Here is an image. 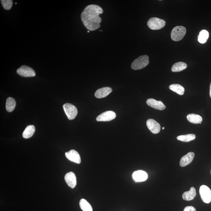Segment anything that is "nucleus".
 <instances>
[{"label":"nucleus","mask_w":211,"mask_h":211,"mask_svg":"<svg viewBox=\"0 0 211 211\" xmlns=\"http://www.w3.org/2000/svg\"><path fill=\"white\" fill-rule=\"evenodd\" d=\"M64 109L68 118L73 120L78 114V110L75 106L69 103H66L63 106Z\"/></svg>","instance_id":"obj_6"},{"label":"nucleus","mask_w":211,"mask_h":211,"mask_svg":"<svg viewBox=\"0 0 211 211\" xmlns=\"http://www.w3.org/2000/svg\"><path fill=\"white\" fill-rule=\"evenodd\" d=\"M186 29L182 26H177L174 27L171 33L172 39L175 41H179L183 39L186 34Z\"/></svg>","instance_id":"obj_3"},{"label":"nucleus","mask_w":211,"mask_h":211,"mask_svg":"<svg viewBox=\"0 0 211 211\" xmlns=\"http://www.w3.org/2000/svg\"><path fill=\"white\" fill-rule=\"evenodd\" d=\"M112 89L109 87H105L98 89L95 93V96L96 97L101 99V98L106 97L109 93L112 92Z\"/></svg>","instance_id":"obj_14"},{"label":"nucleus","mask_w":211,"mask_h":211,"mask_svg":"<svg viewBox=\"0 0 211 211\" xmlns=\"http://www.w3.org/2000/svg\"><path fill=\"white\" fill-rule=\"evenodd\" d=\"M146 103L148 106L158 110H163L166 108V106L162 101H158L153 99H148Z\"/></svg>","instance_id":"obj_11"},{"label":"nucleus","mask_w":211,"mask_h":211,"mask_svg":"<svg viewBox=\"0 0 211 211\" xmlns=\"http://www.w3.org/2000/svg\"><path fill=\"white\" fill-rule=\"evenodd\" d=\"M1 4L3 7L6 10H10L13 4V2L12 0H1Z\"/></svg>","instance_id":"obj_25"},{"label":"nucleus","mask_w":211,"mask_h":211,"mask_svg":"<svg viewBox=\"0 0 211 211\" xmlns=\"http://www.w3.org/2000/svg\"><path fill=\"white\" fill-rule=\"evenodd\" d=\"M199 193L201 199L206 203H209L211 201V191L210 188L206 185L201 186Z\"/></svg>","instance_id":"obj_5"},{"label":"nucleus","mask_w":211,"mask_h":211,"mask_svg":"<svg viewBox=\"0 0 211 211\" xmlns=\"http://www.w3.org/2000/svg\"><path fill=\"white\" fill-rule=\"evenodd\" d=\"M169 89L181 96L184 94L185 88L181 85L179 84H174L170 85L169 86Z\"/></svg>","instance_id":"obj_21"},{"label":"nucleus","mask_w":211,"mask_h":211,"mask_svg":"<svg viewBox=\"0 0 211 211\" xmlns=\"http://www.w3.org/2000/svg\"><path fill=\"white\" fill-rule=\"evenodd\" d=\"M194 153L189 152L186 155L183 156L180 160V166L184 167L189 165L194 159Z\"/></svg>","instance_id":"obj_15"},{"label":"nucleus","mask_w":211,"mask_h":211,"mask_svg":"<svg viewBox=\"0 0 211 211\" xmlns=\"http://www.w3.org/2000/svg\"><path fill=\"white\" fill-rule=\"evenodd\" d=\"M196 137V135L194 134H190L180 135L177 137V138L178 141L184 142H189L194 140Z\"/></svg>","instance_id":"obj_23"},{"label":"nucleus","mask_w":211,"mask_h":211,"mask_svg":"<svg viewBox=\"0 0 211 211\" xmlns=\"http://www.w3.org/2000/svg\"><path fill=\"white\" fill-rule=\"evenodd\" d=\"M65 180L67 184L70 188H74L76 186V178L75 173L73 172H70L66 174L65 176Z\"/></svg>","instance_id":"obj_12"},{"label":"nucleus","mask_w":211,"mask_h":211,"mask_svg":"<svg viewBox=\"0 0 211 211\" xmlns=\"http://www.w3.org/2000/svg\"><path fill=\"white\" fill-rule=\"evenodd\" d=\"M164 129H165V128H164V127H163V128H162V130H164Z\"/></svg>","instance_id":"obj_28"},{"label":"nucleus","mask_w":211,"mask_h":211,"mask_svg":"<svg viewBox=\"0 0 211 211\" xmlns=\"http://www.w3.org/2000/svg\"><path fill=\"white\" fill-rule=\"evenodd\" d=\"M65 156L69 160L77 164H79L81 162V159L79 154L75 150H71L65 153Z\"/></svg>","instance_id":"obj_10"},{"label":"nucleus","mask_w":211,"mask_h":211,"mask_svg":"<svg viewBox=\"0 0 211 211\" xmlns=\"http://www.w3.org/2000/svg\"><path fill=\"white\" fill-rule=\"evenodd\" d=\"M16 104V101L14 98H8L6 102V110L9 112H12L15 108Z\"/></svg>","instance_id":"obj_22"},{"label":"nucleus","mask_w":211,"mask_h":211,"mask_svg":"<svg viewBox=\"0 0 211 211\" xmlns=\"http://www.w3.org/2000/svg\"><path fill=\"white\" fill-rule=\"evenodd\" d=\"M165 21L158 18L153 17L149 19L147 22V25L151 30H159L165 26Z\"/></svg>","instance_id":"obj_4"},{"label":"nucleus","mask_w":211,"mask_h":211,"mask_svg":"<svg viewBox=\"0 0 211 211\" xmlns=\"http://www.w3.org/2000/svg\"><path fill=\"white\" fill-rule=\"evenodd\" d=\"M149 63V56L146 55L141 56L132 63L131 68L134 70H140L146 67Z\"/></svg>","instance_id":"obj_2"},{"label":"nucleus","mask_w":211,"mask_h":211,"mask_svg":"<svg viewBox=\"0 0 211 211\" xmlns=\"http://www.w3.org/2000/svg\"><path fill=\"white\" fill-rule=\"evenodd\" d=\"M116 115L115 112L112 111H108L103 113L97 117V121H109L115 118Z\"/></svg>","instance_id":"obj_8"},{"label":"nucleus","mask_w":211,"mask_h":211,"mask_svg":"<svg viewBox=\"0 0 211 211\" xmlns=\"http://www.w3.org/2000/svg\"><path fill=\"white\" fill-rule=\"evenodd\" d=\"M103 12L102 8L97 5L87 6L81 14V19L84 25L89 31H95L101 26V19L99 14Z\"/></svg>","instance_id":"obj_1"},{"label":"nucleus","mask_w":211,"mask_h":211,"mask_svg":"<svg viewBox=\"0 0 211 211\" xmlns=\"http://www.w3.org/2000/svg\"><path fill=\"white\" fill-rule=\"evenodd\" d=\"M184 211H196V209L192 206H188L185 208Z\"/></svg>","instance_id":"obj_26"},{"label":"nucleus","mask_w":211,"mask_h":211,"mask_svg":"<svg viewBox=\"0 0 211 211\" xmlns=\"http://www.w3.org/2000/svg\"><path fill=\"white\" fill-rule=\"evenodd\" d=\"M147 125L148 129L153 134L158 133L160 132V125L153 119H149L147 121Z\"/></svg>","instance_id":"obj_9"},{"label":"nucleus","mask_w":211,"mask_h":211,"mask_svg":"<svg viewBox=\"0 0 211 211\" xmlns=\"http://www.w3.org/2000/svg\"><path fill=\"white\" fill-rule=\"evenodd\" d=\"M187 65L183 62H177L172 66L171 70L173 72H179L181 71L186 69Z\"/></svg>","instance_id":"obj_18"},{"label":"nucleus","mask_w":211,"mask_h":211,"mask_svg":"<svg viewBox=\"0 0 211 211\" xmlns=\"http://www.w3.org/2000/svg\"><path fill=\"white\" fill-rule=\"evenodd\" d=\"M15 4H17V3H15Z\"/></svg>","instance_id":"obj_30"},{"label":"nucleus","mask_w":211,"mask_h":211,"mask_svg":"<svg viewBox=\"0 0 211 211\" xmlns=\"http://www.w3.org/2000/svg\"><path fill=\"white\" fill-rule=\"evenodd\" d=\"M35 131V127L33 125H29L25 129L23 133V136L24 138H30L33 136Z\"/></svg>","instance_id":"obj_19"},{"label":"nucleus","mask_w":211,"mask_h":211,"mask_svg":"<svg viewBox=\"0 0 211 211\" xmlns=\"http://www.w3.org/2000/svg\"><path fill=\"white\" fill-rule=\"evenodd\" d=\"M186 118L190 122L193 124H201L203 121L202 117L200 115L194 114H188Z\"/></svg>","instance_id":"obj_17"},{"label":"nucleus","mask_w":211,"mask_h":211,"mask_svg":"<svg viewBox=\"0 0 211 211\" xmlns=\"http://www.w3.org/2000/svg\"><path fill=\"white\" fill-rule=\"evenodd\" d=\"M87 32H88V33H89L90 31H88Z\"/></svg>","instance_id":"obj_29"},{"label":"nucleus","mask_w":211,"mask_h":211,"mask_svg":"<svg viewBox=\"0 0 211 211\" xmlns=\"http://www.w3.org/2000/svg\"><path fill=\"white\" fill-rule=\"evenodd\" d=\"M209 36L208 32L206 30H202L199 32V35L198 36V40L199 42L204 43L207 42Z\"/></svg>","instance_id":"obj_20"},{"label":"nucleus","mask_w":211,"mask_h":211,"mask_svg":"<svg viewBox=\"0 0 211 211\" xmlns=\"http://www.w3.org/2000/svg\"><path fill=\"white\" fill-rule=\"evenodd\" d=\"M210 97L211 98V83H210Z\"/></svg>","instance_id":"obj_27"},{"label":"nucleus","mask_w":211,"mask_h":211,"mask_svg":"<svg viewBox=\"0 0 211 211\" xmlns=\"http://www.w3.org/2000/svg\"><path fill=\"white\" fill-rule=\"evenodd\" d=\"M80 205L81 208L83 211H93L91 204L85 199H82L81 200Z\"/></svg>","instance_id":"obj_24"},{"label":"nucleus","mask_w":211,"mask_h":211,"mask_svg":"<svg viewBox=\"0 0 211 211\" xmlns=\"http://www.w3.org/2000/svg\"></svg>","instance_id":"obj_31"},{"label":"nucleus","mask_w":211,"mask_h":211,"mask_svg":"<svg viewBox=\"0 0 211 211\" xmlns=\"http://www.w3.org/2000/svg\"><path fill=\"white\" fill-rule=\"evenodd\" d=\"M17 72L19 75L25 77L35 76L36 73L31 68L26 65H23L17 69Z\"/></svg>","instance_id":"obj_7"},{"label":"nucleus","mask_w":211,"mask_h":211,"mask_svg":"<svg viewBox=\"0 0 211 211\" xmlns=\"http://www.w3.org/2000/svg\"><path fill=\"white\" fill-rule=\"evenodd\" d=\"M196 196V189L194 187H192L189 191L183 193L182 197L185 200L191 201L194 199Z\"/></svg>","instance_id":"obj_16"},{"label":"nucleus","mask_w":211,"mask_h":211,"mask_svg":"<svg viewBox=\"0 0 211 211\" xmlns=\"http://www.w3.org/2000/svg\"><path fill=\"white\" fill-rule=\"evenodd\" d=\"M133 178L136 182L145 181L147 180L148 175L146 172L143 170H137L133 174Z\"/></svg>","instance_id":"obj_13"}]
</instances>
